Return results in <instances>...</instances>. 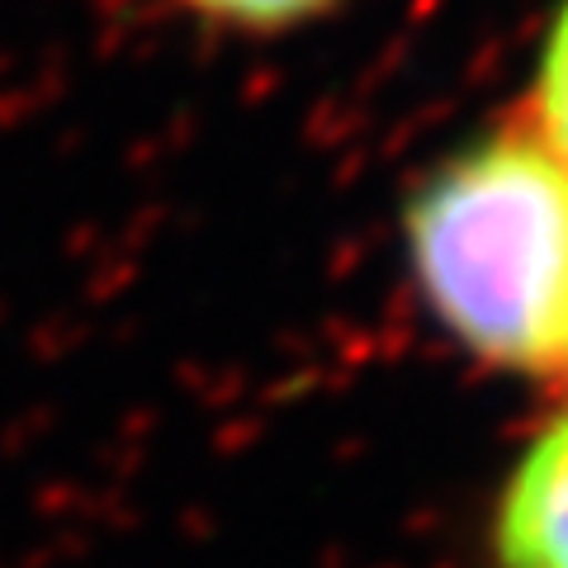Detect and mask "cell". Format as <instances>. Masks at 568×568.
Returning <instances> with one entry per match:
<instances>
[{"mask_svg":"<svg viewBox=\"0 0 568 568\" xmlns=\"http://www.w3.org/2000/svg\"><path fill=\"white\" fill-rule=\"evenodd\" d=\"M426 313L497 369H568V166L526 119L440 162L403 209Z\"/></svg>","mask_w":568,"mask_h":568,"instance_id":"obj_1","label":"cell"},{"mask_svg":"<svg viewBox=\"0 0 568 568\" xmlns=\"http://www.w3.org/2000/svg\"><path fill=\"white\" fill-rule=\"evenodd\" d=\"M493 568H568V403L526 440L503 478Z\"/></svg>","mask_w":568,"mask_h":568,"instance_id":"obj_2","label":"cell"},{"mask_svg":"<svg viewBox=\"0 0 568 568\" xmlns=\"http://www.w3.org/2000/svg\"><path fill=\"white\" fill-rule=\"evenodd\" d=\"M175 6L209 29L242 33V39H271V33H290L323 20L342 0H175Z\"/></svg>","mask_w":568,"mask_h":568,"instance_id":"obj_3","label":"cell"},{"mask_svg":"<svg viewBox=\"0 0 568 568\" xmlns=\"http://www.w3.org/2000/svg\"><path fill=\"white\" fill-rule=\"evenodd\" d=\"M526 129L568 166V0L559 6L555 24H549V39H545L540 67H536V95H530Z\"/></svg>","mask_w":568,"mask_h":568,"instance_id":"obj_4","label":"cell"},{"mask_svg":"<svg viewBox=\"0 0 568 568\" xmlns=\"http://www.w3.org/2000/svg\"><path fill=\"white\" fill-rule=\"evenodd\" d=\"M559 379H568V369H564V375H559Z\"/></svg>","mask_w":568,"mask_h":568,"instance_id":"obj_5","label":"cell"}]
</instances>
